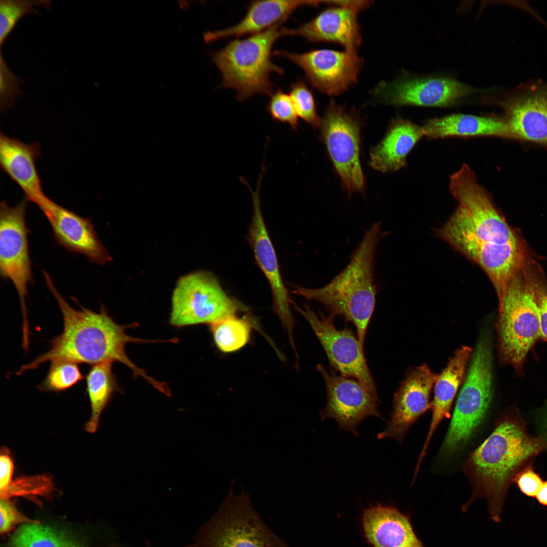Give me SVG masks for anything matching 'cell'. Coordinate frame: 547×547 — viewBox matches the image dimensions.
Wrapping results in <instances>:
<instances>
[{"label":"cell","mask_w":547,"mask_h":547,"mask_svg":"<svg viewBox=\"0 0 547 547\" xmlns=\"http://www.w3.org/2000/svg\"><path fill=\"white\" fill-rule=\"evenodd\" d=\"M47 287L57 302L63 320L62 332L51 340V348L40 354L28 364L22 365L16 372L21 375L26 370L37 368L42 364L57 360H66L76 363L94 365L103 362H119L128 367L134 377L140 376L158 390L164 386L163 382L155 380L137 366L126 353V345L130 342H166L133 337L126 334L129 328L138 324L119 325L108 314L103 305L99 312L80 305L72 307L56 289L49 274L43 271Z\"/></svg>","instance_id":"obj_2"},{"label":"cell","mask_w":547,"mask_h":547,"mask_svg":"<svg viewBox=\"0 0 547 547\" xmlns=\"http://www.w3.org/2000/svg\"><path fill=\"white\" fill-rule=\"evenodd\" d=\"M449 189L458 205L437 235L483 269L499 303L513 277L527 264L523 245L467 164L450 176Z\"/></svg>","instance_id":"obj_1"},{"label":"cell","mask_w":547,"mask_h":547,"mask_svg":"<svg viewBox=\"0 0 547 547\" xmlns=\"http://www.w3.org/2000/svg\"><path fill=\"white\" fill-rule=\"evenodd\" d=\"M317 369L324 379L327 394L326 405L320 411L322 420L333 418L338 423L339 431H349L356 436L358 424L365 418L373 415L384 420L378 410L377 396L355 379L328 372L321 364Z\"/></svg>","instance_id":"obj_16"},{"label":"cell","mask_w":547,"mask_h":547,"mask_svg":"<svg viewBox=\"0 0 547 547\" xmlns=\"http://www.w3.org/2000/svg\"><path fill=\"white\" fill-rule=\"evenodd\" d=\"M272 55L287 58L303 71L311 87L329 96L344 93L355 85L364 60L358 53L329 49L301 53L276 50Z\"/></svg>","instance_id":"obj_13"},{"label":"cell","mask_w":547,"mask_h":547,"mask_svg":"<svg viewBox=\"0 0 547 547\" xmlns=\"http://www.w3.org/2000/svg\"><path fill=\"white\" fill-rule=\"evenodd\" d=\"M500 102L512 139L547 148V84L523 86Z\"/></svg>","instance_id":"obj_18"},{"label":"cell","mask_w":547,"mask_h":547,"mask_svg":"<svg viewBox=\"0 0 547 547\" xmlns=\"http://www.w3.org/2000/svg\"><path fill=\"white\" fill-rule=\"evenodd\" d=\"M514 482L521 491L529 497H535L541 487L542 481L539 475L529 465L522 470L516 476Z\"/></svg>","instance_id":"obj_37"},{"label":"cell","mask_w":547,"mask_h":547,"mask_svg":"<svg viewBox=\"0 0 547 547\" xmlns=\"http://www.w3.org/2000/svg\"><path fill=\"white\" fill-rule=\"evenodd\" d=\"M430 138L451 136H495L512 139L505 118L453 114L434 118L422 126Z\"/></svg>","instance_id":"obj_26"},{"label":"cell","mask_w":547,"mask_h":547,"mask_svg":"<svg viewBox=\"0 0 547 547\" xmlns=\"http://www.w3.org/2000/svg\"><path fill=\"white\" fill-rule=\"evenodd\" d=\"M298 117L314 128L320 127L321 119L315 99L305 82L299 80L290 86L289 94Z\"/></svg>","instance_id":"obj_33"},{"label":"cell","mask_w":547,"mask_h":547,"mask_svg":"<svg viewBox=\"0 0 547 547\" xmlns=\"http://www.w3.org/2000/svg\"><path fill=\"white\" fill-rule=\"evenodd\" d=\"M185 547H200V546L197 544H196L195 543H194L193 544H191V545H190L189 546H185Z\"/></svg>","instance_id":"obj_43"},{"label":"cell","mask_w":547,"mask_h":547,"mask_svg":"<svg viewBox=\"0 0 547 547\" xmlns=\"http://www.w3.org/2000/svg\"><path fill=\"white\" fill-rule=\"evenodd\" d=\"M439 374L426 364L410 369L394 396L393 410L386 427L377 438H393L400 442L414 422L432 409L430 395Z\"/></svg>","instance_id":"obj_17"},{"label":"cell","mask_w":547,"mask_h":547,"mask_svg":"<svg viewBox=\"0 0 547 547\" xmlns=\"http://www.w3.org/2000/svg\"><path fill=\"white\" fill-rule=\"evenodd\" d=\"M9 547H84L65 533L39 523L26 524L14 534Z\"/></svg>","instance_id":"obj_28"},{"label":"cell","mask_w":547,"mask_h":547,"mask_svg":"<svg viewBox=\"0 0 547 547\" xmlns=\"http://www.w3.org/2000/svg\"><path fill=\"white\" fill-rule=\"evenodd\" d=\"M262 177L261 175L259 177L255 191L251 188L246 179L242 180L248 187L252 196L253 212L248 239L256 262L269 284L273 298V309L287 332L293 349H295L293 334L295 321L290 306L291 300L283 282L276 253L261 209L259 192Z\"/></svg>","instance_id":"obj_15"},{"label":"cell","mask_w":547,"mask_h":547,"mask_svg":"<svg viewBox=\"0 0 547 547\" xmlns=\"http://www.w3.org/2000/svg\"><path fill=\"white\" fill-rule=\"evenodd\" d=\"M321 138L343 188L364 193L365 180L360 160L362 121L357 111L332 99L320 126Z\"/></svg>","instance_id":"obj_9"},{"label":"cell","mask_w":547,"mask_h":547,"mask_svg":"<svg viewBox=\"0 0 547 547\" xmlns=\"http://www.w3.org/2000/svg\"><path fill=\"white\" fill-rule=\"evenodd\" d=\"M240 308L214 276L197 271L178 281L172 295L170 322L177 327L211 325L235 315Z\"/></svg>","instance_id":"obj_11"},{"label":"cell","mask_w":547,"mask_h":547,"mask_svg":"<svg viewBox=\"0 0 547 547\" xmlns=\"http://www.w3.org/2000/svg\"><path fill=\"white\" fill-rule=\"evenodd\" d=\"M377 222L365 231L359 245L345 268L325 286L310 289L295 286L293 293L326 307L329 317L343 316L356 328L358 339L364 347L367 327L376 301L374 276L375 251L384 233Z\"/></svg>","instance_id":"obj_4"},{"label":"cell","mask_w":547,"mask_h":547,"mask_svg":"<svg viewBox=\"0 0 547 547\" xmlns=\"http://www.w3.org/2000/svg\"><path fill=\"white\" fill-rule=\"evenodd\" d=\"M266 110L275 121L287 124L293 130H297L299 125L298 116L290 96L278 89L271 95Z\"/></svg>","instance_id":"obj_34"},{"label":"cell","mask_w":547,"mask_h":547,"mask_svg":"<svg viewBox=\"0 0 547 547\" xmlns=\"http://www.w3.org/2000/svg\"><path fill=\"white\" fill-rule=\"evenodd\" d=\"M0 511L1 534L10 532L19 524L38 523L21 514L9 499H1Z\"/></svg>","instance_id":"obj_36"},{"label":"cell","mask_w":547,"mask_h":547,"mask_svg":"<svg viewBox=\"0 0 547 547\" xmlns=\"http://www.w3.org/2000/svg\"><path fill=\"white\" fill-rule=\"evenodd\" d=\"M112 363L106 362L92 365L86 376L91 415L85 424V429L90 433L97 429L101 415L114 391L118 388L112 372Z\"/></svg>","instance_id":"obj_27"},{"label":"cell","mask_w":547,"mask_h":547,"mask_svg":"<svg viewBox=\"0 0 547 547\" xmlns=\"http://www.w3.org/2000/svg\"><path fill=\"white\" fill-rule=\"evenodd\" d=\"M54 491L52 479L44 475L20 477L13 481L8 487L0 493L1 499L14 496H47Z\"/></svg>","instance_id":"obj_32"},{"label":"cell","mask_w":547,"mask_h":547,"mask_svg":"<svg viewBox=\"0 0 547 547\" xmlns=\"http://www.w3.org/2000/svg\"><path fill=\"white\" fill-rule=\"evenodd\" d=\"M14 462L8 449L1 451L0 456V493L4 492L13 481Z\"/></svg>","instance_id":"obj_39"},{"label":"cell","mask_w":547,"mask_h":547,"mask_svg":"<svg viewBox=\"0 0 547 547\" xmlns=\"http://www.w3.org/2000/svg\"><path fill=\"white\" fill-rule=\"evenodd\" d=\"M542 429L544 437H543L547 442V411L543 416L542 421Z\"/></svg>","instance_id":"obj_42"},{"label":"cell","mask_w":547,"mask_h":547,"mask_svg":"<svg viewBox=\"0 0 547 547\" xmlns=\"http://www.w3.org/2000/svg\"><path fill=\"white\" fill-rule=\"evenodd\" d=\"M294 308L308 322L321 342L329 360L342 376L354 378L374 395L377 390L364 355V347L352 330L337 329L334 319L319 311L318 315L308 305L300 307L291 301Z\"/></svg>","instance_id":"obj_12"},{"label":"cell","mask_w":547,"mask_h":547,"mask_svg":"<svg viewBox=\"0 0 547 547\" xmlns=\"http://www.w3.org/2000/svg\"><path fill=\"white\" fill-rule=\"evenodd\" d=\"M423 136V127L396 118L381 141L371 149L369 166L382 173L400 170L405 166L407 155Z\"/></svg>","instance_id":"obj_25"},{"label":"cell","mask_w":547,"mask_h":547,"mask_svg":"<svg viewBox=\"0 0 547 547\" xmlns=\"http://www.w3.org/2000/svg\"><path fill=\"white\" fill-rule=\"evenodd\" d=\"M253 325L248 317L238 318L235 314L212 323L210 327L217 347L223 353H230L247 344Z\"/></svg>","instance_id":"obj_29"},{"label":"cell","mask_w":547,"mask_h":547,"mask_svg":"<svg viewBox=\"0 0 547 547\" xmlns=\"http://www.w3.org/2000/svg\"><path fill=\"white\" fill-rule=\"evenodd\" d=\"M51 363L44 380L38 386L42 391L62 392L75 385L83 378L76 363L66 360Z\"/></svg>","instance_id":"obj_31"},{"label":"cell","mask_w":547,"mask_h":547,"mask_svg":"<svg viewBox=\"0 0 547 547\" xmlns=\"http://www.w3.org/2000/svg\"><path fill=\"white\" fill-rule=\"evenodd\" d=\"M40 155L38 143H25L1 132V170L21 188L25 198L36 205L47 197L43 191L36 166V160Z\"/></svg>","instance_id":"obj_22"},{"label":"cell","mask_w":547,"mask_h":547,"mask_svg":"<svg viewBox=\"0 0 547 547\" xmlns=\"http://www.w3.org/2000/svg\"><path fill=\"white\" fill-rule=\"evenodd\" d=\"M363 536L371 547H424L408 515L393 506L376 504L361 517Z\"/></svg>","instance_id":"obj_21"},{"label":"cell","mask_w":547,"mask_h":547,"mask_svg":"<svg viewBox=\"0 0 547 547\" xmlns=\"http://www.w3.org/2000/svg\"><path fill=\"white\" fill-rule=\"evenodd\" d=\"M372 3L373 1L368 0L321 1L322 4L343 7L359 13L369 8Z\"/></svg>","instance_id":"obj_40"},{"label":"cell","mask_w":547,"mask_h":547,"mask_svg":"<svg viewBox=\"0 0 547 547\" xmlns=\"http://www.w3.org/2000/svg\"><path fill=\"white\" fill-rule=\"evenodd\" d=\"M546 449V441L530 435L518 412L510 410L464 463L463 472L473 494L462 510L475 499L485 498L491 519L499 522L507 492L516 476Z\"/></svg>","instance_id":"obj_3"},{"label":"cell","mask_w":547,"mask_h":547,"mask_svg":"<svg viewBox=\"0 0 547 547\" xmlns=\"http://www.w3.org/2000/svg\"><path fill=\"white\" fill-rule=\"evenodd\" d=\"M476 91L446 77L403 76L380 81L371 90L375 101L393 106H447Z\"/></svg>","instance_id":"obj_14"},{"label":"cell","mask_w":547,"mask_h":547,"mask_svg":"<svg viewBox=\"0 0 547 547\" xmlns=\"http://www.w3.org/2000/svg\"><path fill=\"white\" fill-rule=\"evenodd\" d=\"M200 547H290L264 522L244 491L231 489L195 536Z\"/></svg>","instance_id":"obj_7"},{"label":"cell","mask_w":547,"mask_h":547,"mask_svg":"<svg viewBox=\"0 0 547 547\" xmlns=\"http://www.w3.org/2000/svg\"><path fill=\"white\" fill-rule=\"evenodd\" d=\"M37 206L48 220L58 244L69 252L82 254L102 265L111 260L90 218L80 216L48 197Z\"/></svg>","instance_id":"obj_19"},{"label":"cell","mask_w":547,"mask_h":547,"mask_svg":"<svg viewBox=\"0 0 547 547\" xmlns=\"http://www.w3.org/2000/svg\"><path fill=\"white\" fill-rule=\"evenodd\" d=\"M281 24L245 38L235 39L211 53L212 61L222 75L220 87L235 90L239 101L255 94L270 96L274 92L271 73L282 75L285 72L271 60L275 43L280 37L288 35V29Z\"/></svg>","instance_id":"obj_5"},{"label":"cell","mask_w":547,"mask_h":547,"mask_svg":"<svg viewBox=\"0 0 547 547\" xmlns=\"http://www.w3.org/2000/svg\"><path fill=\"white\" fill-rule=\"evenodd\" d=\"M24 198L15 206L0 204V274L13 284L19 296L23 317V339L29 340L26 300L33 281L26 222L28 202Z\"/></svg>","instance_id":"obj_10"},{"label":"cell","mask_w":547,"mask_h":547,"mask_svg":"<svg viewBox=\"0 0 547 547\" xmlns=\"http://www.w3.org/2000/svg\"><path fill=\"white\" fill-rule=\"evenodd\" d=\"M310 20L295 29H288V35L303 37L310 43H332L344 50L358 53L362 42L359 13L343 7L328 6Z\"/></svg>","instance_id":"obj_20"},{"label":"cell","mask_w":547,"mask_h":547,"mask_svg":"<svg viewBox=\"0 0 547 547\" xmlns=\"http://www.w3.org/2000/svg\"><path fill=\"white\" fill-rule=\"evenodd\" d=\"M50 0H1L0 1V45L2 47L8 36L19 21L31 14H37V8H49Z\"/></svg>","instance_id":"obj_30"},{"label":"cell","mask_w":547,"mask_h":547,"mask_svg":"<svg viewBox=\"0 0 547 547\" xmlns=\"http://www.w3.org/2000/svg\"><path fill=\"white\" fill-rule=\"evenodd\" d=\"M459 392L443 450L453 453L470 439L484 418L493 392L492 352L490 336L483 333L473 350Z\"/></svg>","instance_id":"obj_8"},{"label":"cell","mask_w":547,"mask_h":547,"mask_svg":"<svg viewBox=\"0 0 547 547\" xmlns=\"http://www.w3.org/2000/svg\"><path fill=\"white\" fill-rule=\"evenodd\" d=\"M473 350L466 345L457 349L450 357L446 367L440 374L434 385V399L432 402V417L427 435L419 457L417 466L426 453L428 444L440 423L450 416V412L454 398L464 381L466 369L471 361Z\"/></svg>","instance_id":"obj_24"},{"label":"cell","mask_w":547,"mask_h":547,"mask_svg":"<svg viewBox=\"0 0 547 547\" xmlns=\"http://www.w3.org/2000/svg\"><path fill=\"white\" fill-rule=\"evenodd\" d=\"M535 497L540 504L547 507V481L543 482Z\"/></svg>","instance_id":"obj_41"},{"label":"cell","mask_w":547,"mask_h":547,"mask_svg":"<svg viewBox=\"0 0 547 547\" xmlns=\"http://www.w3.org/2000/svg\"><path fill=\"white\" fill-rule=\"evenodd\" d=\"M536 301L538 309L541 339L547 342V289L537 283Z\"/></svg>","instance_id":"obj_38"},{"label":"cell","mask_w":547,"mask_h":547,"mask_svg":"<svg viewBox=\"0 0 547 547\" xmlns=\"http://www.w3.org/2000/svg\"><path fill=\"white\" fill-rule=\"evenodd\" d=\"M20 79L10 69L3 56L0 55V104L2 111L15 105L17 99L23 92L20 88Z\"/></svg>","instance_id":"obj_35"},{"label":"cell","mask_w":547,"mask_h":547,"mask_svg":"<svg viewBox=\"0 0 547 547\" xmlns=\"http://www.w3.org/2000/svg\"><path fill=\"white\" fill-rule=\"evenodd\" d=\"M531 271L526 264L513 277L498 304L496 323L499 361L519 375L529 352L541 339L537 283Z\"/></svg>","instance_id":"obj_6"},{"label":"cell","mask_w":547,"mask_h":547,"mask_svg":"<svg viewBox=\"0 0 547 547\" xmlns=\"http://www.w3.org/2000/svg\"><path fill=\"white\" fill-rule=\"evenodd\" d=\"M320 4L321 1L315 0L252 1L245 16L238 23L227 28L207 31L203 34L204 40L210 43L230 36L239 38L255 34L283 24L300 7H317Z\"/></svg>","instance_id":"obj_23"}]
</instances>
